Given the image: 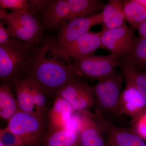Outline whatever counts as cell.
<instances>
[{"instance_id": "1", "label": "cell", "mask_w": 146, "mask_h": 146, "mask_svg": "<svg viewBox=\"0 0 146 146\" xmlns=\"http://www.w3.org/2000/svg\"><path fill=\"white\" fill-rule=\"evenodd\" d=\"M57 40L50 37L42 41L33 56L25 78L35 81L47 97L55 98L58 91L78 75L70 61L64 63L57 53Z\"/></svg>"}, {"instance_id": "2", "label": "cell", "mask_w": 146, "mask_h": 146, "mask_svg": "<svg viewBox=\"0 0 146 146\" xmlns=\"http://www.w3.org/2000/svg\"><path fill=\"white\" fill-rule=\"evenodd\" d=\"M40 44L11 38L8 44L0 46L1 84L14 92L16 84L25 77Z\"/></svg>"}, {"instance_id": "3", "label": "cell", "mask_w": 146, "mask_h": 146, "mask_svg": "<svg viewBox=\"0 0 146 146\" xmlns=\"http://www.w3.org/2000/svg\"><path fill=\"white\" fill-rule=\"evenodd\" d=\"M124 80L122 73L115 71L92 86L95 99V112H99L105 117L110 115L123 121H125V116L121 113L119 106Z\"/></svg>"}, {"instance_id": "4", "label": "cell", "mask_w": 146, "mask_h": 146, "mask_svg": "<svg viewBox=\"0 0 146 146\" xmlns=\"http://www.w3.org/2000/svg\"><path fill=\"white\" fill-rule=\"evenodd\" d=\"M27 146H37L48 130L47 116L19 111L8 121L7 127Z\"/></svg>"}, {"instance_id": "5", "label": "cell", "mask_w": 146, "mask_h": 146, "mask_svg": "<svg viewBox=\"0 0 146 146\" xmlns=\"http://www.w3.org/2000/svg\"><path fill=\"white\" fill-rule=\"evenodd\" d=\"M20 111L46 117L49 110L44 91L31 79L25 78L17 83L15 91Z\"/></svg>"}, {"instance_id": "6", "label": "cell", "mask_w": 146, "mask_h": 146, "mask_svg": "<svg viewBox=\"0 0 146 146\" xmlns=\"http://www.w3.org/2000/svg\"><path fill=\"white\" fill-rule=\"evenodd\" d=\"M72 63L78 76L98 81L114 73L116 71L115 68L120 65L119 59L112 54L73 58Z\"/></svg>"}, {"instance_id": "7", "label": "cell", "mask_w": 146, "mask_h": 146, "mask_svg": "<svg viewBox=\"0 0 146 146\" xmlns=\"http://www.w3.org/2000/svg\"><path fill=\"white\" fill-rule=\"evenodd\" d=\"M56 97L67 101L76 112L90 111L95 105L92 86L78 75L72 78L58 91Z\"/></svg>"}, {"instance_id": "8", "label": "cell", "mask_w": 146, "mask_h": 146, "mask_svg": "<svg viewBox=\"0 0 146 146\" xmlns=\"http://www.w3.org/2000/svg\"><path fill=\"white\" fill-rule=\"evenodd\" d=\"M105 134L104 146H146L131 127L116 125L99 112H93Z\"/></svg>"}, {"instance_id": "9", "label": "cell", "mask_w": 146, "mask_h": 146, "mask_svg": "<svg viewBox=\"0 0 146 146\" xmlns=\"http://www.w3.org/2000/svg\"><path fill=\"white\" fill-rule=\"evenodd\" d=\"M101 32L100 48L107 50L119 60L125 57L133 39L131 29L125 24L119 27Z\"/></svg>"}, {"instance_id": "10", "label": "cell", "mask_w": 146, "mask_h": 146, "mask_svg": "<svg viewBox=\"0 0 146 146\" xmlns=\"http://www.w3.org/2000/svg\"><path fill=\"white\" fill-rule=\"evenodd\" d=\"M102 12L93 16L76 18L63 24L58 29L56 39L58 50L70 44L90 31L94 26L102 23Z\"/></svg>"}, {"instance_id": "11", "label": "cell", "mask_w": 146, "mask_h": 146, "mask_svg": "<svg viewBox=\"0 0 146 146\" xmlns=\"http://www.w3.org/2000/svg\"><path fill=\"white\" fill-rule=\"evenodd\" d=\"M124 78L125 86L120 96V111L130 118L132 124L146 111V101L132 82Z\"/></svg>"}, {"instance_id": "12", "label": "cell", "mask_w": 146, "mask_h": 146, "mask_svg": "<svg viewBox=\"0 0 146 146\" xmlns=\"http://www.w3.org/2000/svg\"><path fill=\"white\" fill-rule=\"evenodd\" d=\"M101 35V31H89L69 44L57 49L58 54L68 58H81L92 55L100 48Z\"/></svg>"}, {"instance_id": "13", "label": "cell", "mask_w": 146, "mask_h": 146, "mask_svg": "<svg viewBox=\"0 0 146 146\" xmlns=\"http://www.w3.org/2000/svg\"><path fill=\"white\" fill-rule=\"evenodd\" d=\"M80 113L81 125L78 134L81 146H104V130L93 112L90 111Z\"/></svg>"}, {"instance_id": "14", "label": "cell", "mask_w": 146, "mask_h": 146, "mask_svg": "<svg viewBox=\"0 0 146 146\" xmlns=\"http://www.w3.org/2000/svg\"><path fill=\"white\" fill-rule=\"evenodd\" d=\"M70 8L67 0H51L42 13V24L44 30L59 29L68 21Z\"/></svg>"}, {"instance_id": "15", "label": "cell", "mask_w": 146, "mask_h": 146, "mask_svg": "<svg viewBox=\"0 0 146 146\" xmlns=\"http://www.w3.org/2000/svg\"><path fill=\"white\" fill-rule=\"evenodd\" d=\"M75 112L67 101L60 97H56L47 115L48 129H65L68 121Z\"/></svg>"}, {"instance_id": "16", "label": "cell", "mask_w": 146, "mask_h": 146, "mask_svg": "<svg viewBox=\"0 0 146 146\" xmlns=\"http://www.w3.org/2000/svg\"><path fill=\"white\" fill-rule=\"evenodd\" d=\"M37 146H81L78 133L70 129L47 130Z\"/></svg>"}, {"instance_id": "17", "label": "cell", "mask_w": 146, "mask_h": 146, "mask_svg": "<svg viewBox=\"0 0 146 146\" xmlns=\"http://www.w3.org/2000/svg\"><path fill=\"white\" fill-rule=\"evenodd\" d=\"M119 60L120 65L146 70V38L133 37L127 55Z\"/></svg>"}, {"instance_id": "18", "label": "cell", "mask_w": 146, "mask_h": 146, "mask_svg": "<svg viewBox=\"0 0 146 146\" xmlns=\"http://www.w3.org/2000/svg\"><path fill=\"white\" fill-rule=\"evenodd\" d=\"M124 1L109 0L102 12V30L117 28L125 25L123 12Z\"/></svg>"}, {"instance_id": "19", "label": "cell", "mask_w": 146, "mask_h": 146, "mask_svg": "<svg viewBox=\"0 0 146 146\" xmlns=\"http://www.w3.org/2000/svg\"><path fill=\"white\" fill-rule=\"evenodd\" d=\"M0 18L1 21L15 23L43 36V33L45 30L42 23L27 10L13 11L8 13L5 9H1Z\"/></svg>"}, {"instance_id": "20", "label": "cell", "mask_w": 146, "mask_h": 146, "mask_svg": "<svg viewBox=\"0 0 146 146\" xmlns=\"http://www.w3.org/2000/svg\"><path fill=\"white\" fill-rule=\"evenodd\" d=\"M70 8L68 22L78 18L97 14L103 10L105 5L99 0H67Z\"/></svg>"}, {"instance_id": "21", "label": "cell", "mask_w": 146, "mask_h": 146, "mask_svg": "<svg viewBox=\"0 0 146 146\" xmlns=\"http://www.w3.org/2000/svg\"><path fill=\"white\" fill-rule=\"evenodd\" d=\"M16 98L12 91L8 86L0 85V117L8 121L20 111Z\"/></svg>"}, {"instance_id": "22", "label": "cell", "mask_w": 146, "mask_h": 146, "mask_svg": "<svg viewBox=\"0 0 146 146\" xmlns=\"http://www.w3.org/2000/svg\"><path fill=\"white\" fill-rule=\"evenodd\" d=\"M123 12L125 20L132 29H138L146 21V9L135 0L124 1Z\"/></svg>"}, {"instance_id": "23", "label": "cell", "mask_w": 146, "mask_h": 146, "mask_svg": "<svg viewBox=\"0 0 146 146\" xmlns=\"http://www.w3.org/2000/svg\"><path fill=\"white\" fill-rule=\"evenodd\" d=\"M6 26L10 33L11 38H15L26 42H34L40 44L42 37L31 30L24 27L18 24L6 21H1Z\"/></svg>"}, {"instance_id": "24", "label": "cell", "mask_w": 146, "mask_h": 146, "mask_svg": "<svg viewBox=\"0 0 146 146\" xmlns=\"http://www.w3.org/2000/svg\"><path fill=\"white\" fill-rule=\"evenodd\" d=\"M121 73L124 78L132 82L146 101V72H145L121 65Z\"/></svg>"}, {"instance_id": "25", "label": "cell", "mask_w": 146, "mask_h": 146, "mask_svg": "<svg viewBox=\"0 0 146 146\" xmlns=\"http://www.w3.org/2000/svg\"><path fill=\"white\" fill-rule=\"evenodd\" d=\"M0 143L4 146H27L21 138L7 127L0 129Z\"/></svg>"}, {"instance_id": "26", "label": "cell", "mask_w": 146, "mask_h": 146, "mask_svg": "<svg viewBox=\"0 0 146 146\" xmlns=\"http://www.w3.org/2000/svg\"><path fill=\"white\" fill-rule=\"evenodd\" d=\"M29 7L27 0H0L1 9H11L13 11L27 10Z\"/></svg>"}, {"instance_id": "27", "label": "cell", "mask_w": 146, "mask_h": 146, "mask_svg": "<svg viewBox=\"0 0 146 146\" xmlns=\"http://www.w3.org/2000/svg\"><path fill=\"white\" fill-rule=\"evenodd\" d=\"M51 0H29L27 11L29 13L35 17V15L42 13Z\"/></svg>"}, {"instance_id": "28", "label": "cell", "mask_w": 146, "mask_h": 146, "mask_svg": "<svg viewBox=\"0 0 146 146\" xmlns=\"http://www.w3.org/2000/svg\"><path fill=\"white\" fill-rule=\"evenodd\" d=\"M132 127L135 133L146 142V110L132 124Z\"/></svg>"}, {"instance_id": "29", "label": "cell", "mask_w": 146, "mask_h": 146, "mask_svg": "<svg viewBox=\"0 0 146 146\" xmlns=\"http://www.w3.org/2000/svg\"><path fill=\"white\" fill-rule=\"evenodd\" d=\"M4 25L0 21V46L6 45L11 38L10 33Z\"/></svg>"}, {"instance_id": "30", "label": "cell", "mask_w": 146, "mask_h": 146, "mask_svg": "<svg viewBox=\"0 0 146 146\" xmlns=\"http://www.w3.org/2000/svg\"><path fill=\"white\" fill-rule=\"evenodd\" d=\"M140 36L146 38V21L141 23L138 29Z\"/></svg>"}, {"instance_id": "31", "label": "cell", "mask_w": 146, "mask_h": 146, "mask_svg": "<svg viewBox=\"0 0 146 146\" xmlns=\"http://www.w3.org/2000/svg\"><path fill=\"white\" fill-rule=\"evenodd\" d=\"M135 1L146 9V0H135Z\"/></svg>"}, {"instance_id": "32", "label": "cell", "mask_w": 146, "mask_h": 146, "mask_svg": "<svg viewBox=\"0 0 146 146\" xmlns=\"http://www.w3.org/2000/svg\"></svg>"}]
</instances>
